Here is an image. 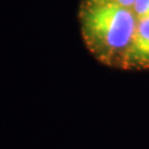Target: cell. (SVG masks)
<instances>
[{"mask_svg":"<svg viewBox=\"0 0 149 149\" xmlns=\"http://www.w3.org/2000/svg\"><path fill=\"white\" fill-rule=\"evenodd\" d=\"M79 9L112 24L125 56L136 38L149 34V0H80Z\"/></svg>","mask_w":149,"mask_h":149,"instance_id":"1","label":"cell"}]
</instances>
